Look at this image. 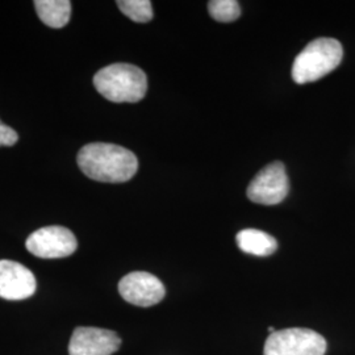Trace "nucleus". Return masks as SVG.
<instances>
[{
	"mask_svg": "<svg viewBox=\"0 0 355 355\" xmlns=\"http://www.w3.org/2000/svg\"><path fill=\"white\" fill-rule=\"evenodd\" d=\"M236 241L243 253L255 257H268L278 249L277 240L258 229H243L237 234Z\"/></svg>",
	"mask_w": 355,
	"mask_h": 355,
	"instance_id": "9d476101",
	"label": "nucleus"
},
{
	"mask_svg": "<svg viewBox=\"0 0 355 355\" xmlns=\"http://www.w3.org/2000/svg\"><path fill=\"white\" fill-rule=\"evenodd\" d=\"M343 57V45L340 41L328 37L313 40L295 58L292 78L299 85L316 82L341 64Z\"/></svg>",
	"mask_w": 355,
	"mask_h": 355,
	"instance_id": "7ed1b4c3",
	"label": "nucleus"
},
{
	"mask_svg": "<svg viewBox=\"0 0 355 355\" xmlns=\"http://www.w3.org/2000/svg\"><path fill=\"white\" fill-rule=\"evenodd\" d=\"M33 272L19 262L0 261V297L6 300H26L36 292Z\"/></svg>",
	"mask_w": 355,
	"mask_h": 355,
	"instance_id": "1a4fd4ad",
	"label": "nucleus"
},
{
	"mask_svg": "<svg viewBox=\"0 0 355 355\" xmlns=\"http://www.w3.org/2000/svg\"><path fill=\"white\" fill-rule=\"evenodd\" d=\"M94 86L110 102L137 103L146 95L148 78L135 64H114L95 74Z\"/></svg>",
	"mask_w": 355,
	"mask_h": 355,
	"instance_id": "f03ea898",
	"label": "nucleus"
},
{
	"mask_svg": "<svg viewBox=\"0 0 355 355\" xmlns=\"http://www.w3.org/2000/svg\"><path fill=\"white\" fill-rule=\"evenodd\" d=\"M121 346V338L112 330L79 327L69 343L70 355H112Z\"/></svg>",
	"mask_w": 355,
	"mask_h": 355,
	"instance_id": "6e6552de",
	"label": "nucleus"
},
{
	"mask_svg": "<svg viewBox=\"0 0 355 355\" xmlns=\"http://www.w3.org/2000/svg\"><path fill=\"white\" fill-rule=\"evenodd\" d=\"M268 331H271V333H274V331H275V329H274V328H272V327H270V328H268Z\"/></svg>",
	"mask_w": 355,
	"mask_h": 355,
	"instance_id": "2eb2a0df",
	"label": "nucleus"
},
{
	"mask_svg": "<svg viewBox=\"0 0 355 355\" xmlns=\"http://www.w3.org/2000/svg\"><path fill=\"white\" fill-rule=\"evenodd\" d=\"M120 11L136 23H148L153 19L152 1L149 0H119Z\"/></svg>",
	"mask_w": 355,
	"mask_h": 355,
	"instance_id": "f8f14e48",
	"label": "nucleus"
},
{
	"mask_svg": "<svg viewBox=\"0 0 355 355\" xmlns=\"http://www.w3.org/2000/svg\"><path fill=\"white\" fill-rule=\"evenodd\" d=\"M119 292L130 304L152 306L164 300L166 288L164 283L150 272L135 271L120 280Z\"/></svg>",
	"mask_w": 355,
	"mask_h": 355,
	"instance_id": "0eeeda50",
	"label": "nucleus"
},
{
	"mask_svg": "<svg viewBox=\"0 0 355 355\" xmlns=\"http://www.w3.org/2000/svg\"><path fill=\"white\" fill-rule=\"evenodd\" d=\"M19 140V135L12 128L7 127L0 120V146H13Z\"/></svg>",
	"mask_w": 355,
	"mask_h": 355,
	"instance_id": "4468645a",
	"label": "nucleus"
},
{
	"mask_svg": "<svg viewBox=\"0 0 355 355\" xmlns=\"http://www.w3.org/2000/svg\"><path fill=\"white\" fill-rule=\"evenodd\" d=\"M31 254L44 259L66 258L76 253L78 241L71 230L64 227H45L33 232L26 242Z\"/></svg>",
	"mask_w": 355,
	"mask_h": 355,
	"instance_id": "39448f33",
	"label": "nucleus"
},
{
	"mask_svg": "<svg viewBox=\"0 0 355 355\" xmlns=\"http://www.w3.org/2000/svg\"><path fill=\"white\" fill-rule=\"evenodd\" d=\"M290 182L282 162H272L262 168L248 187V198L253 203L275 205L286 199Z\"/></svg>",
	"mask_w": 355,
	"mask_h": 355,
	"instance_id": "423d86ee",
	"label": "nucleus"
},
{
	"mask_svg": "<svg viewBox=\"0 0 355 355\" xmlns=\"http://www.w3.org/2000/svg\"><path fill=\"white\" fill-rule=\"evenodd\" d=\"M76 162L86 177L103 183H124L139 170V161L133 153L105 142L83 146L78 153Z\"/></svg>",
	"mask_w": 355,
	"mask_h": 355,
	"instance_id": "f257e3e1",
	"label": "nucleus"
},
{
	"mask_svg": "<svg viewBox=\"0 0 355 355\" xmlns=\"http://www.w3.org/2000/svg\"><path fill=\"white\" fill-rule=\"evenodd\" d=\"M327 341L318 331L304 328L275 330L267 337L263 355H325Z\"/></svg>",
	"mask_w": 355,
	"mask_h": 355,
	"instance_id": "20e7f679",
	"label": "nucleus"
},
{
	"mask_svg": "<svg viewBox=\"0 0 355 355\" xmlns=\"http://www.w3.org/2000/svg\"><path fill=\"white\" fill-rule=\"evenodd\" d=\"M211 16L220 23H230L240 17L241 8L236 0H212L208 3Z\"/></svg>",
	"mask_w": 355,
	"mask_h": 355,
	"instance_id": "ddd939ff",
	"label": "nucleus"
},
{
	"mask_svg": "<svg viewBox=\"0 0 355 355\" xmlns=\"http://www.w3.org/2000/svg\"><path fill=\"white\" fill-rule=\"evenodd\" d=\"M35 7L45 26L58 29L70 21L71 1L69 0H36Z\"/></svg>",
	"mask_w": 355,
	"mask_h": 355,
	"instance_id": "9b49d317",
	"label": "nucleus"
}]
</instances>
